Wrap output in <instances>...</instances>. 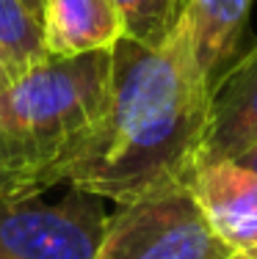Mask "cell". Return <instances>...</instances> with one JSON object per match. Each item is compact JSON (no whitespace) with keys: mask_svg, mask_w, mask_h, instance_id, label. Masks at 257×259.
Here are the masks:
<instances>
[{"mask_svg":"<svg viewBox=\"0 0 257 259\" xmlns=\"http://www.w3.org/2000/svg\"><path fill=\"white\" fill-rule=\"evenodd\" d=\"M125 28V39L144 47H161L169 39L182 0H111Z\"/></svg>","mask_w":257,"mask_h":259,"instance_id":"30bf717a","label":"cell"},{"mask_svg":"<svg viewBox=\"0 0 257 259\" xmlns=\"http://www.w3.org/2000/svg\"><path fill=\"white\" fill-rule=\"evenodd\" d=\"M235 165H241V168H246V171H252V174H257V141L252 146H249L243 155H238L235 160H232Z\"/></svg>","mask_w":257,"mask_h":259,"instance_id":"8fae6325","label":"cell"},{"mask_svg":"<svg viewBox=\"0 0 257 259\" xmlns=\"http://www.w3.org/2000/svg\"><path fill=\"white\" fill-rule=\"evenodd\" d=\"M42 28L47 55L58 58L111 50L125 36L111 0H47Z\"/></svg>","mask_w":257,"mask_h":259,"instance_id":"ba28073f","label":"cell"},{"mask_svg":"<svg viewBox=\"0 0 257 259\" xmlns=\"http://www.w3.org/2000/svg\"><path fill=\"white\" fill-rule=\"evenodd\" d=\"M249 9L252 0H182L177 22L186 30L197 66L210 89L224 75V64L241 41Z\"/></svg>","mask_w":257,"mask_h":259,"instance_id":"52a82bcc","label":"cell"},{"mask_svg":"<svg viewBox=\"0 0 257 259\" xmlns=\"http://www.w3.org/2000/svg\"><path fill=\"white\" fill-rule=\"evenodd\" d=\"M0 55L11 77H20L47 58L42 20L30 14L22 0H0Z\"/></svg>","mask_w":257,"mask_h":259,"instance_id":"9c48e42d","label":"cell"},{"mask_svg":"<svg viewBox=\"0 0 257 259\" xmlns=\"http://www.w3.org/2000/svg\"><path fill=\"white\" fill-rule=\"evenodd\" d=\"M22 3L28 6V11L36 17V20H45V6H47V0H22Z\"/></svg>","mask_w":257,"mask_h":259,"instance_id":"7c38bea8","label":"cell"},{"mask_svg":"<svg viewBox=\"0 0 257 259\" xmlns=\"http://www.w3.org/2000/svg\"><path fill=\"white\" fill-rule=\"evenodd\" d=\"M6 185H9V182H6L3 171H0V199H3V193H6Z\"/></svg>","mask_w":257,"mask_h":259,"instance_id":"9a60e30c","label":"cell"},{"mask_svg":"<svg viewBox=\"0 0 257 259\" xmlns=\"http://www.w3.org/2000/svg\"><path fill=\"white\" fill-rule=\"evenodd\" d=\"M111 50L47 55L0 91V171L9 196H39L42 180L100 119Z\"/></svg>","mask_w":257,"mask_h":259,"instance_id":"7a4b0ae2","label":"cell"},{"mask_svg":"<svg viewBox=\"0 0 257 259\" xmlns=\"http://www.w3.org/2000/svg\"><path fill=\"white\" fill-rule=\"evenodd\" d=\"M205 221L230 251L257 245V174L232 160L199 163L188 180Z\"/></svg>","mask_w":257,"mask_h":259,"instance_id":"5b68a950","label":"cell"},{"mask_svg":"<svg viewBox=\"0 0 257 259\" xmlns=\"http://www.w3.org/2000/svg\"><path fill=\"white\" fill-rule=\"evenodd\" d=\"M11 80H14V77H11V72H9V66H6L3 55H0V91H3V89H9V85H11Z\"/></svg>","mask_w":257,"mask_h":259,"instance_id":"4fadbf2b","label":"cell"},{"mask_svg":"<svg viewBox=\"0 0 257 259\" xmlns=\"http://www.w3.org/2000/svg\"><path fill=\"white\" fill-rule=\"evenodd\" d=\"M257 141V47L210 89V116L199 163L235 160Z\"/></svg>","mask_w":257,"mask_h":259,"instance_id":"8992f818","label":"cell"},{"mask_svg":"<svg viewBox=\"0 0 257 259\" xmlns=\"http://www.w3.org/2000/svg\"><path fill=\"white\" fill-rule=\"evenodd\" d=\"M227 259H257V245L254 248H243V251H232Z\"/></svg>","mask_w":257,"mask_h":259,"instance_id":"5bb4252c","label":"cell"},{"mask_svg":"<svg viewBox=\"0 0 257 259\" xmlns=\"http://www.w3.org/2000/svg\"><path fill=\"white\" fill-rule=\"evenodd\" d=\"M232 251L205 221L188 188L119 204L94 259H227Z\"/></svg>","mask_w":257,"mask_h":259,"instance_id":"3957f363","label":"cell"},{"mask_svg":"<svg viewBox=\"0 0 257 259\" xmlns=\"http://www.w3.org/2000/svg\"><path fill=\"white\" fill-rule=\"evenodd\" d=\"M210 116V83L174 22L161 47L122 36L111 47V80L100 119L50 174L42 190L66 182L114 204L188 188Z\"/></svg>","mask_w":257,"mask_h":259,"instance_id":"6da1fadb","label":"cell"},{"mask_svg":"<svg viewBox=\"0 0 257 259\" xmlns=\"http://www.w3.org/2000/svg\"><path fill=\"white\" fill-rule=\"evenodd\" d=\"M108 226L102 199L72 190L56 204L39 196L0 199V259H94Z\"/></svg>","mask_w":257,"mask_h":259,"instance_id":"277c9868","label":"cell"}]
</instances>
